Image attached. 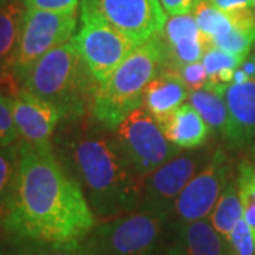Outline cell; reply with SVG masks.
Returning a JSON list of instances; mask_svg holds the SVG:
<instances>
[{
  "instance_id": "obj_13",
  "label": "cell",
  "mask_w": 255,
  "mask_h": 255,
  "mask_svg": "<svg viewBox=\"0 0 255 255\" xmlns=\"http://www.w3.org/2000/svg\"><path fill=\"white\" fill-rule=\"evenodd\" d=\"M160 40L166 55V67L173 70L200 61L206 47L209 46L207 38L201 33L191 13L167 18L160 33Z\"/></svg>"
},
{
  "instance_id": "obj_19",
  "label": "cell",
  "mask_w": 255,
  "mask_h": 255,
  "mask_svg": "<svg viewBox=\"0 0 255 255\" xmlns=\"http://www.w3.org/2000/svg\"><path fill=\"white\" fill-rule=\"evenodd\" d=\"M226 90V88H224ZM224 90L204 87L189 94L190 104L206 121L213 133L224 136L228 122L227 104L224 100Z\"/></svg>"
},
{
  "instance_id": "obj_23",
  "label": "cell",
  "mask_w": 255,
  "mask_h": 255,
  "mask_svg": "<svg viewBox=\"0 0 255 255\" xmlns=\"http://www.w3.org/2000/svg\"><path fill=\"white\" fill-rule=\"evenodd\" d=\"M18 167V142L0 147V226L9 209Z\"/></svg>"
},
{
  "instance_id": "obj_9",
  "label": "cell",
  "mask_w": 255,
  "mask_h": 255,
  "mask_svg": "<svg viewBox=\"0 0 255 255\" xmlns=\"http://www.w3.org/2000/svg\"><path fill=\"white\" fill-rule=\"evenodd\" d=\"M209 147H196L180 152L149 173L142 183L140 209L172 217L174 203L190 179L209 160Z\"/></svg>"
},
{
  "instance_id": "obj_6",
  "label": "cell",
  "mask_w": 255,
  "mask_h": 255,
  "mask_svg": "<svg viewBox=\"0 0 255 255\" xmlns=\"http://www.w3.org/2000/svg\"><path fill=\"white\" fill-rule=\"evenodd\" d=\"M81 20L105 23L140 46L160 36L167 17L160 0H81Z\"/></svg>"
},
{
  "instance_id": "obj_2",
  "label": "cell",
  "mask_w": 255,
  "mask_h": 255,
  "mask_svg": "<svg viewBox=\"0 0 255 255\" xmlns=\"http://www.w3.org/2000/svg\"><path fill=\"white\" fill-rule=\"evenodd\" d=\"M61 122L57 136L61 163L81 186L97 220L107 221L139 209L143 179L128 160L114 130L90 114Z\"/></svg>"
},
{
  "instance_id": "obj_28",
  "label": "cell",
  "mask_w": 255,
  "mask_h": 255,
  "mask_svg": "<svg viewBox=\"0 0 255 255\" xmlns=\"http://www.w3.org/2000/svg\"><path fill=\"white\" fill-rule=\"evenodd\" d=\"M80 0H24L26 9L44 10L53 13L73 14L77 13Z\"/></svg>"
},
{
  "instance_id": "obj_36",
  "label": "cell",
  "mask_w": 255,
  "mask_h": 255,
  "mask_svg": "<svg viewBox=\"0 0 255 255\" xmlns=\"http://www.w3.org/2000/svg\"><path fill=\"white\" fill-rule=\"evenodd\" d=\"M254 10H255V0H254Z\"/></svg>"
},
{
  "instance_id": "obj_17",
  "label": "cell",
  "mask_w": 255,
  "mask_h": 255,
  "mask_svg": "<svg viewBox=\"0 0 255 255\" xmlns=\"http://www.w3.org/2000/svg\"><path fill=\"white\" fill-rule=\"evenodd\" d=\"M189 94L190 91L179 71L166 67L146 87L143 107L157 124H162L173 111L184 104Z\"/></svg>"
},
{
  "instance_id": "obj_32",
  "label": "cell",
  "mask_w": 255,
  "mask_h": 255,
  "mask_svg": "<svg viewBox=\"0 0 255 255\" xmlns=\"http://www.w3.org/2000/svg\"><path fill=\"white\" fill-rule=\"evenodd\" d=\"M251 164H253V167H254L255 170V142L253 143V146H251Z\"/></svg>"
},
{
  "instance_id": "obj_12",
  "label": "cell",
  "mask_w": 255,
  "mask_h": 255,
  "mask_svg": "<svg viewBox=\"0 0 255 255\" xmlns=\"http://www.w3.org/2000/svg\"><path fill=\"white\" fill-rule=\"evenodd\" d=\"M13 101V118L21 140L33 146L51 145V139L63 121L60 110L21 87Z\"/></svg>"
},
{
  "instance_id": "obj_30",
  "label": "cell",
  "mask_w": 255,
  "mask_h": 255,
  "mask_svg": "<svg viewBox=\"0 0 255 255\" xmlns=\"http://www.w3.org/2000/svg\"><path fill=\"white\" fill-rule=\"evenodd\" d=\"M200 0H160V4L169 16L189 14Z\"/></svg>"
},
{
  "instance_id": "obj_7",
  "label": "cell",
  "mask_w": 255,
  "mask_h": 255,
  "mask_svg": "<svg viewBox=\"0 0 255 255\" xmlns=\"http://www.w3.org/2000/svg\"><path fill=\"white\" fill-rule=\"evenodd\" d=\"M114 135L142 179L180 153V149L166 137L160 125L143 105L124 119L114 130Z\"/></svg>"
},
{
  "instance_id": "obj_8",
  "label": "cell",
  "mask_w": 255,
  "mask_h": 255,
  "mask_svg": "<svg viewBox=\"0 0 255 255\" xmlns=\"http://www.w3.org/2000/svg\"><path fill=\"white\" fill-rule=\"evenodd\" d=\"M75 28L77 13L64 14L26 9L14 61V74L18 81H23L28 70L46 53L70 41Z\"/></svg>"
},
{
  "instance_id": "obj_34",
  "label": "cell",
  "mask_w": 255,
  "mask_h": 255,
  "mask_svg": "<svg viewBox=\"0 0 255 255\" xmlns=\"http://www.w3.org/2000/svg\"><path fill=\"white\" fill-rule=\"evenodd\" d=\"M159 255H169V254H167L166 251H163V253H160V254H159Z\"/></svg>"
},
{
  "instance_id": "obj_4",
  "label": "cell",
  "mask_w": 255,
  "mask_h": 255,
  "mask_svg": "<svg viewBox=\"0 0 255 255\" xmlns=\"http://www.w3.org/2000/svg\"><path fill=\"white\" fill-rule=\"evenodd\" d=\"M21 85L55 105L63 119H77L90 114L98 82L70 40L43 55L28 70Z\"/></svg>"
},
{
  "instance_id": "obj_33",
  "label": "cell",
  "mask_w": 255,
  "mask_h": 255,
  "mask_svg": "<svg viewBox=\"0 0 255 255\" xmlns=\"http://www.w3.org/2000/svg\"><path fill=\"white\" fill-rule=\"evenodd\" d=\"M253 48H254V51H253V58H254V63H255V44H254V47H253Z\"/></svg>"
},
{
  "instance_id": "obj_22",
  "label": "cell",
  "mask_w": 255,
  "mask_h": 255,
  "mask_svg": "<svg viewBox=\"0 0 255 255\" xmlns=\"http://www.w3.org/2000/svg\"><path fill=\"white\" fill-rule=\"evenodd\" d=\"M194 18L197 21V26L201 33L207 38L209 44L219 37L227 34L231 28L234 27L231 16L213 6L209 0H200L197 6L194 7Z\"/></svg>"
},
{
  "instance_id": "obj_35",
  "label": "cell",
  "mask_w": 255,
  "mask_h": 255,
  "mask_svg": "<svg viewBox=\"0 0 255 255\" xmlns=\"http://www.w3.org/2000/svg\"><path fill=\"white\" fill-rule=\"evenodd\" d=\"M3 1H10V0H0V3H3Z\"/></svg>"
},
{
  "instance_id": "obj_10",
  "label": "cell",
  "mask_w": 255,
  "mask_h": 255,
  "mask_svg": "<svg viewBox=\"0 0 255 255\" xmlns=\"http://www.w3.org/2000/svg\"><path fill=\"white\" fill-rule=\"evenodd\" d=\"M230 177L227 153L216 149L179 194L172 211L173 226L209 219Z\"/></svg>"
},
{
  "instance_id": "obj_24",
  "label": "cell",
  "mask_w": 255,
  "mask_h": 255,
  "mask_svg": "<svg viewBox=\"0 0 255 255\" xmlns=\"http://www.w3.org/2000/svg\"><path fill=\"white\" fill-rule=\"evenodd\" d=\"M237 184L243 203V219L246 220L255 244V170L250 160L238 164Z\"/></svg>"
},
{
  "instance_id": "obj_1",
  "label": "cell",
  "mask_w": 255,
  "mask_h": 255,
  "mask_svg": "<svg viewBox=\"0 0 255 255\" xmlns=\"http://www.w3.org/2000/svg\"><path fill=\"white\" fill-rule=\"evenodd\" d=\"M81 186L53 146L18 142V167L3 228L36 244L80 243L97 226Z\"/></svg>"
},
{
  "instance_id": "obj_11",
  "label": "cell",
  "mask_w": 255,
  "mask_h": 255,
  "mask_svg": "<svg viewBox=\"0 0 255 255\" xmlns=\"http://www.w3.org/2000/svg\"><path fill=\"white\" fill-rule=\"evenodd\" d=\"M81 23L71 41L95 81H104L137 44L105 23L97 20H81Z\"/></svg>"
},
{
  "instance_id": "obj_26",
  "label": "cell",
  "mask_w": 255,
  "mask_h": 255,
  "mask_svg": "<svg viewBox=\"0 0 255 255\" xmlns=\"http://www.w3.org/2000/svg\"><path fill=\"white\" fill-rule=\"evenodd\" d=\"M18 137L13 118V101L10 97L0 95V147L17 143Z\"/></svg>"
},
{
  "instance_id": "obj_25",
  "label": "cell",
  "mask_w": 255,
  "mask_h": 255,
  "mask_svg": "<svg viewBox=\"0 0 255 255\" xmlns=\"http://www.w3.org/2000/svg\"><path fill=\"white\" fill-rule=\"evenodd\" d=\"M224 240L228 255H255L254 238L244 219L238 221Z\"/></svg>"
},
{
  "instance_id": "obj_3",
  "label": "cell",
  "mask_w": 255,
  "mask_h": 255,
  "mask_svg": "<svg viewBox=\"0 0 255 255\" xmlns=\"http://www.w3.org/2000/svg\"><path fill=\"white\" fill-rule=\"evenodd\" d=\"M163 68L166 55L157 36L137 46L118 68L98 82L90 115L102 127L115 130L124 119L143 105L146 87Z\"/></svg>"
},
{
  "instance_id": "obj_29",
  "label": "cell",
  "mask_w": 255,
  "mask_h": 255,
  "mask_svg": "<svg viewBox=\"0 0 255 255\" xmlns=\"http://www.w3.org/2000/svg\"><path fill=\"white\" fill-rule=\"evenodd\" d=\"M40 248L34 255H87L82 243H63V244H38Z\"/></svg>"
},
{
  "instance_id": "obj_16",
  "label": "cell",
  "mask_w": 255,
  "mask_h": 255,
  "mask_svg": "<svg viewBox=\"0 0 255 255\" xmlns=\"http://www.w3.org/2000/svg\"><path fill=\"white\" fill-rule=\"evenodd\" d=\"M169 255H228L226 240L209 219L173 226L167 244Z\"/></svg>"
},
{
  "instance_id": "obj_18",
  "label": "cell",
  "mask_w": 255,
  "mask_h": 255,
  "mask_svg": "<svg viewBox=\"0 0 255 255\" xmlns=\"http://www.w3.org/2000/svg\"><path fill=\"white\" fill-rule=\"evenodd\" d=\"M159 125L174 146L186 150L204 146L211 133L209 125L190 102L180 105Z\"/></svg>"
},
{
  "instance_id": "obj_5",
  "label": "cell",
  "mask_w": 255,
  "mask_h": 255,
  "mask_svg": "<svg viewBox=\"0 0 255 255\" xmlns=\"http://www.w3.org/2000/svg\"><path fill=\"white\" fill-rule=\"evenodd\" d=\"M172 233L170 216L139 207L101 221L81 243L87 255H159L166 251Z\"/></svg>"
},
{
  "instance_id": "obj_27",
  "label": "cell",
  "mask_w": 255,
  "mask_h": 255,
  "mask_svg": "<svg viewBox=\"0 0 255 255\" xmlns=\"http://www.w3.org/2000/svg\"><path fill=\"white\" fill-rule=\"evenodd\" d=\"M177 71L182 75L183 81L190 92L204 88L209 82V74L206 71V67L201 63V60L196 61V63L183 65L182 68H179Z\"/></svg>"
},
{
  "instance_id": "obj_20",
  "label": "cell",
  "mask_w": 255,
  "mask_h": 255,
  "mask_svg": "<svg viewBox=\"0 0 255 255\" xmlns=\"http://www.w3.org/2000/svg\"><path fill=\"white\" fill-rule=\"evenodd\" d=\"M241 219H243V203L240 197L237 179L230 177L220 194L216 206L210 213L209 220L211 226L226 238Z\"/></svg>"
},
{
  "instance_id": "obj_31",
  "label": "cell",
  "mask_w": 255,
  "mask_h": 255,
  "mask_svg": "<svg viewBox=\"0 0 255 255\" xmlns=\"http://www.w3.org/2000/svg\"><path fill=\"white\" fill-rule=\"evenodd\" d=\"M213 6L223 10L226 13L237 11V10L254 9V0H209Z\"/></svg>"
},
{
  "instance_id": "obj_21",
  "label": "cell",
  "mask_w": 255,
  "mask_h": 255,
  "mask_svg": "<svg viewBox=\"0 0 255 255\" xmlns=\"http://www.w3.org/2000/svg\"><path fill=\"white\" fill-rule=\"evenodd\" d=\"M244 58L230 54L219 47L209 44L201 57V63L204 64L206 71L209 74V82L206 87L224 90L233 81L234 71L240 67Z\"/></svg>"
},
{
  "instance_id": "obj_15",
  "label": "cell",
  "mask_w": 255,
  "mask_h": 255,
  "mask_svg": "<svg viewBox=\"0 0 255 255\" xmlns=\"http://www.w3.org/2000/svg\"><path fill=\"white\" fill-rule=\"evenodd\" d=\"M24 4L18 0L0 3V95L13 98L21 90L14 74V61L24 17Z\"/></svg>"
},
{
  "instance_id": "obj_14",
  "label": "cell",
  "mask_w": 255,
  "mask_h": 255,
  "mask_svg": "<svg viewBox=\"0 0 255 255\" xmlns=\"http://www.w3.org/2000/svg\"><path fill=\"white\" fill-rule=\"evenodd\" d=\"M228 122L223 139L230 147H251L255 142V78L230 82L224 90Z\"/></svg>"
}]
</instances>
